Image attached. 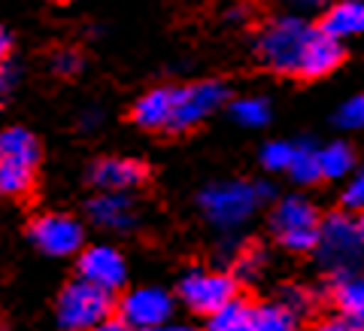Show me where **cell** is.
Segmentation results:
<instances>
[{
  "mask_svg": "<svg viewBox=\"0 0 364 331\" xmlns=\"http://www.w3.org/2000/svg\"><path fill=\"white\" fill-rule=\"evenodd\" d=\"M6 52H9V37H6V31L0 28V64H4V58H6Z\"/></svg>",
  "mask_w": 364,
  "mask_h": 331,
  "instance_id": "cell-30",
  "label": "cell"
},
{
  "mask_svg": "<svg viewBox=\"0 0 364 331\" xmlns=\"http://www.w3.org/2000/svg\"><path fill=\"white\" fill-rule=\"evenodd\" d=\"M228 100V88L222 83H195L186 88H173V110H170L167 131H188L215 112Z\"/></svg>",
  "mask_w": 364,
  "mask_h": 331,
  "instance_id": "cell-5",
  "label": "cell"
},
{
  "mask_svg": "<svg viewBox=\"0 0 364 331\" xmlns=\"http://www.w3.org/2000/svg\"><path fill=\"white\" fill-rule=\"evenodd\" d=\"M337 125L340 128H349V131L364 128V95L349 98L346 104L337 110Z\"/></svg>",
  "mask_w": 364,
  "mask_h": 331,
  "instance_id": "cell-23",
  "label": "cell"
},
{
  "mask_svg": "<svg viewBox=\"0 0 364 331\" xmlns=\"http://www.w3.org/2000/svg\"><path fill=\"white\" fill-rule=\"evenodd\" d=\"M6 91V76H4V70H0V95Z\"/></svg>",
  "mask_w": 364,
  "mask_h": 331,
  "instance_id": "cell-33",
  "label": "cell"
},
{
  "mask_svg": "<svg viewBox=\"0 0 364 331\" xmlns=\"http://www.w3.org/2000/svg\"><path fill=\"white\" fill-rule=\"evenodd\" d=\"M252 313H255L252 298L237 295L231 304H225L222 310L213 313L207 331H252Z\"/></svg>",
  "mask_w": 364,
  "mask_h": 331,
  "instance_id": "cell-18",
  "label": "cell"
},
{
  "mask_svg": "<svg viewBox=\"0 0 364 331\" xmlns=\"http://www.w3.org/2000/svg\"><path fill=\"white\" fill-rule=\"evenodd\" d=\"M352 164H355V155H352L346 143H331V146H325V149H318V167H322V177H328V179L346 177Z\"/></svg>",
  "mask_w": 364,
  "mask_h": 331,
  "instance_id": "cell-21",
  "label": "cell"
},
{
  "mask_svg": "<svg viewBox=\"0 0 364 331\" xmlns=\"http://www.w3.org/2000/svg\"><path fill=\"white\" fill-rule=\"evenodd\" d=\"M91 331H128V328H124L119 319H107L104 325H97V328H91Z\"/></svg>",
  "mask_w": 364,
  "mask_h": 331,
  "instance_id": "cell-29",
  "label": "cell"
},
{
  "mask_svg": "<svg viewBox=\"0 0 364 331\" xmlns=\"http://www.w3.org/2000/svg\"><path fill=\"white\" fill-rule=\"evenodd\" d=\"M91 182L100 191H122V195H128L131 189L146 182V167L140 162H134V158H100L91 167Z\"/></svg>",
  "mask_w": 364,
  "mask_h": 331,
  "instance_id": "cell-12",
  "label": "cell"
},
{
  "mask_svg": "<svg viewBox=\"0 0 364 331\" xmlns=\"http://www.w3.org/2000/svg\"><path fill=\"white\" fill-rule=\"evenodd\" d=\"M231 112H234V119L246 125V128H258V125H264L270 119V107H267V100H261V98H243V100H234L231 104Z\"/></svg>",
  "mask_w": 364,
  "mask_h": 331,
  "instance_id": "cell-22",
  "label": "cell"
},
{
  "mask_svg": "<svg viewBox=\"0 0 364 331\" xmlns=\"http://www.w3.org/2000/svg\"><path fill=\"white\" fill-rule=\"evenodd\" d=\"M291 6H301V9H316V6H325L328 0H286Z\"/></svg>",
  "mask_w": 364,
  "mask_h": 331,
  "instance_id": "cell-28",
  "label": "cell"
},
{
  "mask_svg": "<svg viewBox=\"0 0 364 331\" xmlns=\"http://www.w3.org/2000/svg\"><path fill=\"white\" fill-rule=\"evenodd\" d=\"M116 313L128 331H152L158 325H167L173 313V298L164 289H134L116 304Z\"/></svg>",
  "mask_w": 364,
  "mask_h": 331,
  "instance_id": "cell-8",
  "label": "cell"
},
{
  "mask_svg": "<svg viewBox=\"0 0 364 331\" xmlns=\"http://www.w3.org/2000/svg\"><path fill=\"white\" fill-rule=\"evenodd\" d=\"M316 28L301 16H279L261 31L258 37V55L270 70L277 73H298L301 58Z\"/></svg>",
  "mask_w": 364,
  "mask_h": 331,
  "instance_id": "cell-1",
  "label": "cell"
},
{
  "mask_svg": "<svg viewBox=\"0 0 364 331\" xmlns=\"http://www.w3.org/2000/svg\"><path fill=\"white\" fill-rule=\"evenodd\" d=\"M318 213L310 201L304 198H286L273 213V231H277L279 243L294 253H310L318 243Z\"/></svg>",
  "mask_w": 364,
  "mask_h": 331,
  "instance_id": "cell-4",
  "label": "cell"
},
{
  "mask_svg": "<svg viewBox=\"0 0 364 331\" xmlns=\"http://www.w3.org/2000/svg\"><path fill=\"white\" fill-rule=\"evenodd\" d=\"M152 331H195V328H186V325H158Z\"/></svg>",
  "mask_w": 364,
  "mask_h": 331,
  "instance_id": "cell-31",
  "label": "cell"
},
{
  "mask_svg": "<svg viewBox=\"0 0 364 331\" xmlns=\"http://www.w3.org/2000/svg\"><path fill=\"white\" fill-rule=\"evenodd\" d=\"M343 204L352 210H364V167L355 174V179L349 182V189H346V195H343Z\"/></svg>",
  "mask_w": 364,
  "mask_h": 331,
  "instance_id": "cell-25",
  "label": "cell"
},
{
  "mask_svg": "<svg viewBox=\"0 0 364 331\" xmlns=\"http://www.w3.org/2000/svg\"><path fill=\"white\" fill-rule=\"evenodd\" d=\"M261 195L264 189L249 186V182H225V186H213L203 191L200 207L215 225H237L258 207Z\"/></svg>",
  "mask_w": 364,
  "mask_h": 331,
  "instance_id": "cell-6",
  "label": "cell"
},
{
  "mask_svg": "<svg viewBox=\"0 0 364 331\" xmlns=\"http://www.w3.org/2000/svg\"><path fill=\"white\" fill-rule=\"evenodd\" d=\"M31 241L43 249L46 256H73L82 249V225L73 216L46 213L31 222Z\"/></svg>",
  "mask_w": 364,
  "mask_h": 331,
  "instance_id": "cell-10",
  "label": "cell"
},
{
  "mask_svg": "<svg viewBox=\"0 0 364 331\" xmlns=\"http://www.w3.org/2000/svg\"><path fill=\"white\" fill-rule=\"evenodd\" d=\"M79 280L91 283L97 289L116 295L128 280V265L119 249L112 246H88L79 253Z\"/></svg>",
  "mask_w": 364,
  "mask_h": 331,
  "instance_id": "cell-11",
  "label": "cell"
},
{
  "mask_svg": "<svg viewBox=\"0 0 364 331\" xmlns=\"http://www.w3.org/2000/svg\"><path fill=\"white\" fill-rule=\"evenodd\" d=\"M294 146L291 143H267L264 152H261V162H264L267 170H289Z\"/></svg>",
  "mask_w": 364,
  "mask_h": 331,
  "instance_id": "cell-24",
  "label": "cell"
},
{
  "mask_svg": "<svg viewBox=\"0 0 364 331\" xmlns=\"http://www.w3.org/2000/svg\"><path fill=\"white\" fill-rule=\"evenodd\" d=\"M328 37L334 40H349V37H361L364 33V0H340L322 19V28Z\"/></svg>",
  "mask_w": 364,
  "mask_h": 331,
  "instance_id": "cell-15",
  "label": "cell"
},
{
  "mask_svg": "<svg viewBox=\"0 0 364 331\" xmlns=\"http://www.w3.org/2000/svg\"><path fill=\"white\" fill-rule=\"evenodd\" d=\"M355 228H358V234H361V241H364V210H361V219L355 222Z\"/></svg>",
  "mask_w": 364,
  "mask_h": 331,
  "instance_id": "cell-32",
  "label": "cell"
},
{
  "mask_svg": "<svg viewBox=\"0 0 364 331\" xmlns=\"http://www.w3.org/2000/svg\"><path fill=\"white\" fill-rule=\"evenodd\" d=\"M289 174L294 182L301 186H310V182L322 179V167H318V152L313 149L310 143H298L291 152V162H289Z\"/></svg>",
  "mask_w": 364,
  "mask_h": 331,
  "instance_id": "cell-20",
  "label": "cell"
},
{
  "mask_svg": "<svg viewBox=\"0 0 364 331\" xmlns=\"http://www.w3.org/2000/svg\"><path fill=\"white\" fill-rule=\"evenodd\" d=\"M343 43L334 40V37H328L325 31H316L310 43H306V49H304V58H301V70L304 76H328L331 70H337L340 61H343Z\"/></svg>",
  "mask_w": 364,
  "mask_h": 331,
  "instance_id": "cell-13",
  "label": "cell"
},
{
  "mask_svg": "<svg viewBox=\"0 0 364 331\" xmlns=\"http://www.w3.org/2000/svg\"><path fill=\"white\" fill-rule=\"evenodd\" d=\"M316 331H364V328H361V325L346 322V319H334V322H322Z\"/></svg>",
  "mask_w": 364,
  "mask_h": 331,
  "instance_id": "cell-27",
  "label": "cell"
},
{
  "mask_svg": "<svg viewBox=\"0 0 364 331\" xmlns=\"http://www.w3.org/2000/svg\"><path fill=\"white\" fill-rule=\"evenodd\" d=\"M55 70L64 73V76H70L79 70V55L76 52H61L58 58H55Z\"/></svg>",
  "mask_w": 364,
  "mask_h": 331,
  "instance_id": "cell-26",
  "label": "cell"
},
{
  "mask_svg": "<svg viewBox=\"0 0 364 331\" xmlns=\"http://www.w3.org/2000/svg\"><path fill=\"white\" fill-rule=\"evenodd\" d=\"M116 313V298L107 289H97L85 280H73L58 298V322L67 331H91L104 325Z\"/></svg>",
  "mask_w": 364,
  "mask_h": 331,
  "instance_id": "cell-3",
  "label": "cell"
},
{
  "mask_svg": "<svg viewBox=\"0 0 364 331\" xmlns=\"http://www.w3.org/2000/svg\"><path fill=\"white\" fill-rule=\"evenodd\" d=\"M170 110H173V88H152L134 104L131 116L146 131H161L170 122Z\"/></svg>",
  "mask_w": 364,
  "mask_h": 331,
  "instance_id": "cell-16",
  "label": "cell"
},
{
  "mask_svg": "<svg viewBox=\"0 0 364 331\" xmlns=\"http://www.w3.org/2000/svg\"><path fill=\"white\" fill-rule=\"evenodd\" d=\"M331 301L346 322L364 325V280L340 277V283H334V289H331Z\"/></svg>",
  "mask_w": 364,
  "mask_h": 331,
  "instance_id": "cell-17",
  "label": "cell"
},
{
  "mask_svg": "<svg viewBox=\"0 0 364 331\" xmlns=\"http://www.w3.org/2000/svg\"><path fill=\"white\" fill-rule=\"evenodd\" d=\"M88 216L95 225L109 228V231H124V228H131L136 219L131 198L122 195V191H100V195L88 204Z\"/></svg>",
  "mask_w": 364,
  "mask_h": 331,
  "instance_id": "cell-14",
  "label": "cell"
},
{
  "mask_svg": "<svg viewBox=\"0 0 364 331\" xmlns=\"http://www.w3.org/2000/svg\"><path fill=\"white\" fill-rule=\"evenodd\" d=\"M322 246V258L328 261L331 268L337 270H349L352 265H358L361 258V234L352 219H346V216H328V219L322 222V228H318V243Z\"/></svg>",
  "mask_w": 364,
  "mask_h": 331,
  "instance_id": "cell-9",
  "label": "cell"
},
{
  "mask_svg": "<svg viewBox=\"0 0 364 331\" xmlns=\"http://www.w3.org/2000/svg\"><path fill=\"white\" fill-rule=\"evenodd\" d=\"M252 331H298V313H291L289 307H282V304L255 307Z\"/></svg>",
  "mask_w": 364,
  "mask_h": 331,
  "instance_id": "cell-19",
  "label": "cell"
},
{
  "mask_svg": "<svg viewBox=\"0 0 364 331\" xmlns=\"http://www.w3.org/2000/svg\"><path fill=\"white\" fill-rule=\"evenodd\" d=\"M40 164V143L25 128L0 131V195L21 198L33 186Z\"/></svg>",
  "mask_w": 364,
  "mask_h": 331,
  "instance_id": "cell-2",
  "label": "cell"
},
{
  "mask_svg": "<svg viewBox=\"0 0 364 331\" xmlns=\"http://www.w3.org/2000/svg\"><path fill=\"white\" fill-rule=\"evenodd\" d=\"M179 295L188 304V310H195L200 316H213L215 310H222L225 304H231L240 286L231 273H188L179 283Z\"/></svg>",
  "mask_w": 364,
  "mask_h": 331,
  "instance_id": "cell-7",
  "label": "cell"
}]
</instances>
